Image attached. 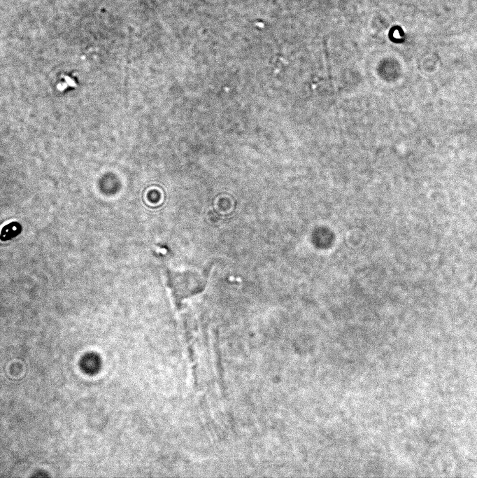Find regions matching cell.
Returning <instances> with one entry per match:
<instances>
[{"mask_svg": "<svg viewBox=\"0 0 477 478\" xmlns=\"http://www.w3.org/2000/svg\"><path fill=\"white\" fill-rule=\"evenodd\" d=\"M167 283L178 307L183 300L201 294L206 289L208 275L196 270L176 271L168 269Z\"/></svg>", "mask_w": 477, "mask_h": 478, "instance_id": "obj_1", "label": "cell"}, {"mask_svg": "<svg viewBox=\"0 0 477 478\" xmlns=\"http://www.w3.org/2000/svg\"><path fill=\"white\" fill-rule=\"evenodd\" d=\"M21 229L19 223L16 222L9 223L7 226L4 227L0 238L3 241H9L21 233Z\"/></svg>", "mask_w": 477, "mask_h": 478, "instance_id": "obj_2", "label": "cell"}]
</instances>
